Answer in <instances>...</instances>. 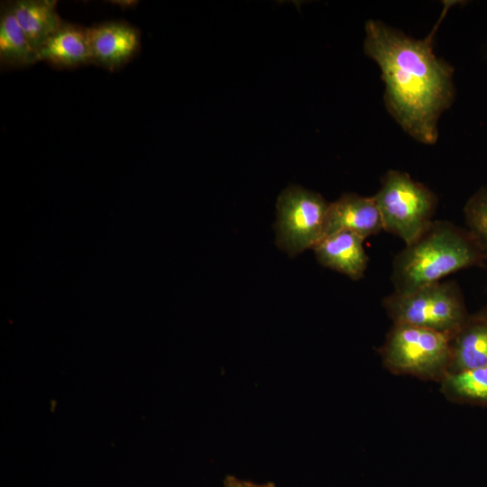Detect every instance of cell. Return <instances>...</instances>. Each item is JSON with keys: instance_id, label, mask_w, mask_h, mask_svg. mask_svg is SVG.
<instances>
[{"instance_id": "1", "label": "cell", "mask_w": 487, "mask_h": 487, "mask_svg": "<svg viewBox=\"0 0 487 487\" xmlns=\"http://www.w3.org/2000/svg\"><path fill=\"white\" fill-rule=\"evenodd\" d=\"M432 40V33L416 40L376 20L365 25L364 51L381 71L390 113L427 144L436 142L439 116L454 97L453 69L436 56Z\"/></svg>"}, {"instance_id": "2", "label": "cell", "mask_w": 487, "mask_h": 487, "mask_svg": "<svg viewBox=\"0 0 487 487\" xmlns=\"http://www.w3.org/2000/svg\"><path fill=\"white\" fill-rule=\"evenodd\" d=\"M486 255L468 231L448 221L434 220L395 255L391 274L393 291L406 293L439 282L479 264Z\"/></svg>"}, {"instance_id": "3", "label": "cell", "mask_w": 487, "mask_h": 487, "mask_svg": "<svg viewBox=\"0 0 487 487\" xmlns=\"http://www.w3.org/2000/svg\"><path fill=\"white\" fill-rule=\"evenodd\" d=\"M451 338L427 328L392 324L379 353L391 373L440 383L449 372Z\"/></svg>"}, {"instance_id": "4", "label": "cell", "mask_w": 487, "mask_h": 487, "mask_svg": "<svg viewBox=\"0 0 487 487\" xmlns=\"http://www.w3.org/2000/svg\"><path fill=\"white\" fill-rule=\"evenodd\" d=\"M392 324H405L453 335L468 319L460 287L441 280L406 293L392 292L382 299Z\"/></svg>"}, {"instance_id": "5", "label": "cell", "mask_w": 487, "mask_h": 487, "mask_svg": "<svg viewBox=\"0 0 487 487\" xmlns=\"http://www.w3.org/2000/svg\"><path fill=\"white\" fill-rule=\"evenodd\" d=\"M373 199L383 231L400 238L405 244L417 239L434 221L437 205V198L430 189L396 170L385 173Z\"/></svg>"}, {"instance_id": "6", "label": "cell", "mask_w": 487, "mask_h": 487, "mask_svg": "<svg viewBox=\"0 0 487 487\" xmlns=\"http://www.w3.org/2000/svg\"><path fill=\"white\" fill-rule=\"evenodd\" d=\"M329 203L318 193L289 186L277 200L275 223L278 247L294 257L323 238Z\"/></svg>"}, {"instance_id": "7", "label": "cell", "mask_w": 487, "mask_h": 487, "mask_svg": "<svg viewBox=\"0 0 487 487\" xmlns=\"http://www.w3.org/2000/svg\"><path fill=\"white\" fill-rule=\"evenodd\" d=\"M91 63L108 70L120 69L139 51L140 31L124 21H107L88 28Z\"/></svg>"}, {"instance_id": "8", "label": "cell", "mask_w": 487, "mask_h": 487, "mask_svg": "<svg viewBox=\"0 0 487 487\" xmlns=\"http://www.w3.org/2000/svg\"><path fill=\"white\" fill-rule=\"evenodd\" d=\"M338 231H351L364 239L383 231L381 217L373 197L345 193L329 203L324 236Z\"/></svg>"}, {"instance_id": "9", "label": "cell", "mask_w": 487, "mask_h": 487, "mask_svg": "<svg viewBox=\"0 0 487 487\" xmlns=\"http://www.w3.org/2000/svg\"><path fill=\"white\" fill-rule=\"evenodd\" d=\"M364 240L351 231H338L324 236L312 250L322 266L358 280L363 277L369 262Z\"/></svg>"}, {"instance_id": "10", "label": "cell", "mask_w": 487, "mask_h": 487, "mask_svg": "<svg viewBox=\"0 0 487 487\" xmlns=\"http://www.w3.org/2000/svg\"><path fill=\"white\" fill-rule=\"evenodd\" d=\"M37 61L59 69L91 63L88 28L64 22L37 50Z\"/></svg>"}, {"instance_id": "11", "label": "cell", "mask_w": 487, "mask_h": 487, "mask_svg": "<svg viewBox=\"0 0 487 487\" xmlns=\"http://www.w3.org/2000/svg\"><path fill=\"white\" fill-rule=\"evenodd\" d=\"M487 365V321L474 315L451 338L449 373Z\"/></svg>"}, {"instance_id": "12", "label": "cell", "mask_w": 487, "mask_h": 487, "mask_svg": "<svg viewBox=\"0 0 487 487\" xmlns=\"http://www.w3.org/2000/svg\"><path fill=\"white\" fill-rule=\"evenodd\" d=\"M8 5L36 51L64 23L58 14L57 1L16 0Z\"/></svg>"}, {"instance_id": "13", "label": "cell", "mask_w": 487, "mask_h": 487, "mask_svg": "<svg viewBox=\"0 0 487 487\" xmlns=\"http://www.w3.org/2000/svg\"><path fill=\"white\" fill-rule=\"evenodd\" d=\"M37 51L18 23L8 3L1 5L0 64L2 68L18 69L34 64Z\"/></svg>"}, {"instance_id": "14", "label": "cell", "mask_w": 487, "mask_h": 487, "mask_svg": "<svg viewBox=\"0 0 487 487\" xmlns=\"http://www.w3.org/2000/svg\"><path fill=\"white\" fill-rule=\"evenodd\" d=\"M440 391L450 401L487 407V365L447 374Z\"/></svg>"}, {"instance_id": "15", "label": "cell", "mask_w": 487, "mask_h": 487, "mask_svg": "<svg viewBox=\"0 0 487 487\" xmlns=\"http://www.w3.org/2000/svg\"><path fill=\"white\" fill-rule=\"evenodd\" d=\"M464 215L468 232L487 254V187L476 191L467 200Z\"/></svg>"}, {"instance_id": "16", "label": "cell", "mask_w": 487, "mask_h": 487, "mask_svg": "<svg viewBox=\"0 0 487 487\" xmlns=\"http://www.w3.org/2000/svg\"><path fill=\"white\" fill-rule=\"evenodd\" d=\"M224 487H275V484L271 482L266 483H255L240 480L233 475H226L224 480Z\"/></svg>"}, {"instance_id": "17", "label": "cell", "mask_w": 487, "mask_h": 487, "mask_svg": "<svg viewBox=\"0 0 487 487\" xmlns=\"http://www.w3.org/2000/svg\"><path fill=\"white\" fill-rule=\"evenodd\" d=\"M111 3H113L114 5H118L120 6H124V7H133L134 5H137L136 3L137 2H134V1H112Z\"/></svg>"}, {"instance_id": "18", "label": "cell", "mask_w": 487, "mask_h": 487, "mask_svg": "<svg viewBox=\"0 0 487 487\" xmlns=\"http://www.w3.org/2000/svg\"><path fill=\"white\" fill-rule=\"evenodd\" d=\"M474 316L487 321V306H485L479 312L474 314Z\"/></svg>"}]
</instances>
